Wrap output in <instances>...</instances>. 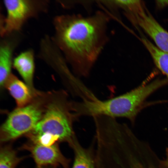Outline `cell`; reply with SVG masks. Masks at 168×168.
<instances>
[{
	"mask_svg": "<svg viewBox=\"0 0 168 168\" xmlns=\"http://www.w3.org/2000/svg\"><path fill=\"white\" fill-rule=\"evenodd\" d=\"M110 14L100 10L89 16L62 14L53 18L52 39L78 76L89 75L106 44Z\"/></svg>",
	"mask_w": 168,
	"mask_h": 168,
	"instance_id": "cell-1",
	"label": "cell"
},
{
	"mask_svg": "<svg viewBox=\"0 0 168 168\" xmlns=\"http://www.w3.org/2000/svg\"><path fill=\"white\" fill-rule=\"evenodd\" d=\"M167 84L165 79H157L111 99L87 101L84 105V113L86 116L92 117L103 115L114 118H125L134 123L137 114L144 107L147 98Z\"/></svg>",
	"mask_w": 168,
	"mask_h": 168,
	"instance_id": "cell-2",
	"label": "cell"
},
{
	"mask_svg": "<svg viewBox=\"0 0 168 168\" xmlns=\"http://www.w3.org/2000/svg\"><path fill=\"white\" fill-rule=\"evenodd\" d=\"M77 119L72 110V101L64 91L48 94L42 117L27 136L44 134L58 137L69 144L76 136L73 123Z\"/></svg>",
	"mask_w": 168,
	"mask_h": 168,
	"instance_id": "cell-3",
	"label": "cell"
},
{
	"mask_svg": "<svg viewBox=\"0 0 168 168\" xmlns=\"http://www.w3.org/2000/svg\"><path fill=\"white\" fill-rule=\"evenodd\" d=\"M46 94L40 92L29 104L17 108L8 115L0 128L1 142H5L27 134L41 119L47 100Z\"/></svg>",
	"mask_w": 168,
	"mask_h": 168,
	"instance_id": "cell-4",
	"label": "cell"
},
{
	"mask_svg": "<svg viewBox=\"0 0 168 168\" xmlns=\"http://www.w3.org/2000/svg\"><path fill=\"white\" fill-rule=\"evenodd\" d=\"M50 1L48 0H4L5 17H1L0 33L2 37L14 32H21L29 19L47 12Z\"/></svg>",
	"mask_w": 168,
	"mask_h": 168,
	"instance_id": "cell-5",
	"label": "cell"
},
{
	"mask_svg": "<svg viewBox=\"0 0 168 168\" xmlns=\"http://www.w3.org/2000/svg\"><path fill=\"white\" fill-rule=\"evenodd\" d=\"M125 14L150 37L159 49L168 54V32L156 20L142 1H136Z\"/></svg>",
	"mask_w": 168,
	"mask_h": 168,
	"instance_id": "cell-6",
	"label": "cell"
},
{
	"mask_svg": "<svg viewBox=\"0 0 168 168\" xmlns=\"http://www.w3.org/2000/svg\"><path fill=\"white\" fill-rule=\"evenodd\" d=\"M21 147L30 152L38 167L61 166L63 168H69L70 160L63 155L56 143L45 146L30 141Z\"/></svg>",
	"mask_w": 168,
	"mask_h": 168,
	"instance_id": "cell-7",
	"label": "cell"
},
{
	"mask_svg": "<svg viewBox=\"0 0 168 168\" xmlns=\"http://www.w3.org/2000/svg\"><path fill=\"white\" fill-rule=\"evenodd\" d=\"M23 37L21 32H15L1 37L0 42V85L5 83L12 73L14 52Z\"/></svg>",
	"mask_w": 168,
	"mask_h": 168,
	"instance_id": "cell-8",
	"label": "cell"
},
{
	"mask_svg": "<svg viewBox=\"0 0 168 168\" xmlns=\"http://www.w3.org/2000/svg\"><path fill=\"white\" fill-rule=\"evenodd\" d=\"M13 65L33 93L37 95L39 92L35 88L33 82L35 68L33 50L30 49L21 53L14 59Z\"/></svg>",
	"mask_w": 168,
	"mask_h": 168,
	"instance_id": "cell-9",
	"label": "cell"
},
{
	"mask_svg": "<svg viewBox=\"0 0 168 168\" xmlns=\"http://www.w3.org/2000/svg\"><path fill=\"white\" fill-rule=\"evenodd\" d=\"M4 86L15 100L17 108L29 104L37 96L33 93L25 83L20 80L12 73L6 80Z\"/></svg>",
	"mask_w": 168,
	"mask_h": 168,
	"instance_id": "cell-10",
	"label": "cell"
},
{
	"mask_svg": "<svg viewBox=\"0 0 168 168\" xmlns=\"http://www.w3.org/2000/svg\"><path fill=\"white\" fill-rule=\"evenodd\" d=\"M73 150L74 159L71 168H96L94 144L88 148L83 147L75 136L69 144Z\"/></svg>",
	"mask_w": 168,
	"mask_h": 168,
	"instance_id": "cell-11",
	"label": "cell"
},
{
	"mask_svg": "<svg viewBox=\"0 0 168 168\" xmlns=\"http://www.w3.org/2000/svg\"><path fill=\"white\" fill-rule=\"evenodd\" d=\"M141 40L150 54L156 67L168 79V54L160 50L144 36H141Z\"/></svg>",
	"mask_w": 168,
	"mask_h": 168,
	"instance_id": "cell-12",
	"label": "cell"
},
{
	"mask_svg": "<svg viewBox=\"0 0 168 168\" xmlns=\"http://www.w3.org/2000/svg\"><path fill=\"white\" fill-rule=\"evenodd\" d=\"M21 160L10 147L5 146L1 148L0 168H15Z\"/></svg>",
	"mask_w": 168,
	"mask_h": 168,
	"instance_id": "cell-13",
	"label": "cell"
},
{
	"mask_svg": "<svg viewBox=\"0 0 168 168\" xmlns=\"http://www.w3.org/2000/svg\"><path fill=\"white\" fill-rule=\"evenodd\" d=\"M166 160L161 162V165L162 167L168 168V148L166 149Z\"/></svg>",
	"mask_w": 168,
	"mask_h": 168,
	"instance_id": "cell-14",
	"label": "cell"
},
{
	"mask_svg": "<svg viewBox=\"0 0 168 168\" xmlns=\"http://www.w3.org/2000/svg\"><path fill=\"white\" fill-rule=\"evenodd\" d=\"M130 168H144L141 165L134 163L131 166Z\"/></svg>",
	"mask_w": 168,
	"mask_h": 168,
	"instance_id": "cell-15",
	"label": "cell"
},
{
	"mask_svg": "<svg viewBox=\"0 0 168 168\" xmlns=\"http://www.w3.org/2000/svg\"><path fill=\"white\" fill-rule=\"evenodd\" d=\"M163 4L165 6L168 5V0H164L163 2Z\"/></svg>",
	"mask_w": 168,
	"mask_h": 168,
	"instance_id": "cell-16",
	"label": "cell"
},
{
	"mask_svg": "<svg viewBox=\"0 0 168 168\" xmlns=\"http://www.w3.org/2000/svg\"><path fill=\"white\" fill-rule=\"evenodd\" d=\"M37 168H44V167H38Z\"/></svg>",
	"mask_w": 168,
	"mask_h": 168,
	"instance_id": "cell-17",
	"label": "cell"
}]
</instances>
